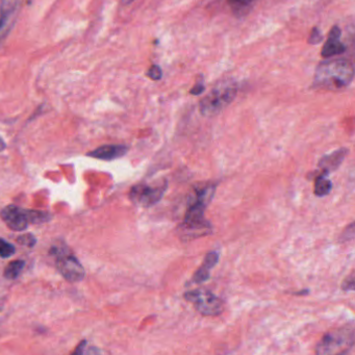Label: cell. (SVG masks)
I'll return each mask as SVG.
<instances>
[{
	"label": "cell",
	"instance_id": "cell-1",
	"mask_svg": "<svg viewBox=\"0 0 355 355\" xmlns=\"http://www.w3.org/2000/svg\"><path fill=\"white\" fill-rule=\"evenodd\" d=\"M216 192V185L208 183L194 189L180 233L183 239H197L211 234V224L205 219L204 212Z\"/></svg>",
	"mask_w": 355,
	"mask_h": 355
},
{
	"label": "cell",
	"instance_id": "cell-2",
	"mask_svg": "<svg viewBox=\"0 0 355 355\" xmlns=\"http://www.w3.org/2000/svg\"><path fill=\"white\" fill-rule=\"evenodd\" d=\"M354 77V68L346 59L326 60L316 70L314 86L327 91H342L348 87Z\"/></svg>",
	"mask_w": 355,
	"mask_h": 355
},
{
	"label": "cell",
	"instance_id": "cell-3",
	"mask_svg": "<svg viewBox=\"0 0 355 355\" xmlns=\"http://www.w3.org/2000/svg\"><path fill=\"white\" fill-rule=\"evenodd\" d=\"M237 94L238 84L234 79L226 78L219 81L200 101V114L204 117L218 115L234 101Z\"/></svg>",
	"mask_w": 355,
	"mask_h": 355
},
{
	"label": "cell",
	"instance_id": "cell-4",
	"mask_svg": "<svg viewBox=\"0 0 355 355\" xmlns=\"http://www.w3.org/2000/svg\"><path fill=\"white\" fill-rule=\"evenodd\" d=\"M0 216L13 232H23L28 228L29 224L46 223L52 219V216L47 211L24 209L13 204L6 206Z\"/></svg>",
	"mask_w": 355,
	"mask_h": 355
},
{
	"label": "cell",
	"instance_id": "cell-5",
	"mask_svg": "<svg viewBox=\"0 0 355 355\" xmlns=\"http://www.w3.org/2000/svg\"><path fill=\"white\" fill-rule=\"evenodd\" d=\"M353 324L345 325L338 329L327 332L317 345V354H345L353 348L354 345Z\"/></svg>",
	"mask_w": 355,
	"mask_h": 355
},
{
	"label": "cell",
	"instance_id": "cell-6",
	"mask_svg": "<svg viewBox=\"0 0 355 355\" xmlns=\"http://www.w3.org/2000/svg\"><path fill=\"white\" fill-rule=\"evenodd\" d=\"M185 299L194 304L197 312L203 316H218L224 310V303L218 296L205 289L189 291Z\"/></svg>",
	"mask_w": 355,
	"mask_h": 355
},
{
	"label": "cell",
	"instance_id": "cell-7",
	"mask_svg": "<svg viewBox=\"0 0 355 355\" xmlns=\"http://www.w3.org/2000/svg\"><path fill=\"white\" fill-rule=\"evenodd\" d=\"M50 253L57 256L56 265L62 276L71 282H77L84 278L85 271L79 260L62 248L54 247Z\"/></svg>",
	"mask_w": 355,
	"mask_h": 355
},
{
	"label": "cell",
	"instance_id": "cell-8",
	"mask_svg": "<svg viewBox=\"0 0 355 355\" xmlns=\"http://www.w3.org/2000/svg\"><path fill=\"white\" fill-rule=\"evenodd\" d=\"M168 186L166 182L159 185H147L140 184L132 187L129 192V199L137 205L150 207L163 198Z\"/></svg>",
	"mask_w": 355,
	"mask_h": 355
},
{
	"label": "cell",
	"instance_id": "cell-9",
	"mask_svg": "<svg viewBox=\"0 0 355 355\" xmlns=\"http://www.w3.org/2000/svg\"><path fill=\"white\" fill-rule=\"evenodd\" d=\"M18 0H2L0 6V40L7 36L16 20Z\"/></svg>",
	"mask_w": 355,
	"mask_h": 355
},
{
	"label": "cell",
	"instance_id": "cell-10",
	"mask_svg": "<svg viewBox=\"0 0 355 355\" xmlns=\"http://www.w3.org/2000/svg\"><path fill=\"white\" fill-rule=\"evenodd\" d=\"M341 28L338 25H334L328 36V39L326 43L324 44L323 49H322V57L324 59H328L341 54H344L346 50V46L341 42Z\"/></svg>",
	"mask_w": 355,
	"mask_h": 355
},
{
	"label": "cell",
	"instance_id": "cell-11",
	"mask_svg": "<svg viewBox=\"0 0 355 355\" xmlns=\"http://www.w3.org/2000/svg\"><path fill=\"white\" fill-rule=\"evenodd\" d=\"M127 152L128 146L126 145H103L86 153V155L102 161H114L124 156Z\"/></svg>",
	"mask_w": 355,
	"mask_h": 355
},
{
	"label": "cell",
	"instance_id": "cell-12",
	"mask_svg": "<svg viewBox=\"0 0 355 355\" xmlns=\"http://www.w3.org/2000/svg\"><path fill=\"white\" fill-rule=\"evenodd\" d=\"M347 154H348V149L341 148L331 152L330 154L323 156L321 161L319 162V167L322 170V173L329 174L330 172L336 170L340 167V165L343 163Z\"/></svg>",
	"mask_w": 355,
	"mask_h": 355
},
{
	"label": "cell",
	"instance_id": "cell-13",
	"mask_svg": "<svg viewBox=\"0 0 355 355\" xmlns=\"http://www.w3.org/2000/svg\"><path fill=\"white\" fill-rule=\"evenodd\" d=\"M219 261V253L216 251H211L206 254L203 263L201 267L196 271L193 276V283H202L206 281L210 276V270Z\"/></svg>",
	"mask_w": 355,
	"mask_h": 355
},
{
	"label": "cell",
	"instance_id": "cell-14",
	"mask_svg": "<svg viewBox=\"0 0 355 355\" xmlns=\"http://www.w3.org/2000/svg\"><path fill=\"white\" fill-rule=\"evenodd\" d=\"M327 176H328V174L321 172L316 177L315 194L319 197H324V196L328 195L332 189V183Z\"/></svg>",
	"mask_w": 355,
	"mask_h": 355
},
{
	"label": "cell",
	"instance_id": "cell-15",
	"mask_svg": "<svg viewBox=\"0 0 355 355\" xmlns=\"http://www.w3.org/2000/svg\"><path fill=\"white\" fill-rule=\"evenodd\" d=\"M24 267H25L24 260L12 261L5 270V277L8 279H11V280L16 279L20 275V273L22 272Z\"/></svg>",
	"mask_w": 355,
	"mask_h": 355
},
{
	"label": "cell",
	"instance_id": "cell-16",
	"mask_svg": "<svg viewBox=\"0 0 355 355\" xmlns=\"http://www.w3.org/2000/svg\"><path fill=\"white\" fill-rule=\"evenodd\" d=\"M16 253V248L13 244L9 243L5 239L0 238V256L3 258H9Z\"/></svg>",
	"mask_w": 355,
	"mask_h": 355
},
{
	"label": "cell",
	"instance_id": "cell-17",
	"mask_svg": "<svg viewBox=\"0 0 355 355\" xmlns=\"http://www.w3.org/2000/svg\"><path fill=\"white\" fill-rule=\"evenodd\" d=\"M227 2L236 11L240 12L251 6L256 0H227Z\"/></svg>",
	"mask_w": 355,
	"mask_h": 355
},
{
	"label": "cell",
	"instance_id": "cell-18",
	"mask_svg": "<svg viewBox=\"0 0 355 355\" xmlns=\"http://www.w3.org/2000/svg\"><path fill=\"white\" fill-rule=\"evenodd\" d=\"M322 40H323V34H322L321 30L318 27H314L312 29V32H310V34H309L308 43L313 44V45H318V44H320L322 42Z\"/></svg>",
	"mask_w": 355,
	"mask_h": 355
},
{
	"label": "cell",
	"instance_id": "cell-19",
	"mask_svg": "<svg viewBox=\"0 0 355 355\" xmlns=\"http://www.w3.org/2000/svg\"><path fill=\"white\" fill-rule=\"evenodd\" d=\"M146 74L152 80H159L163 77V71H162L161 67L157 65L151 66Z\"/></svg>",
	"mask_w": 355,
	"mask_h": 355
},
{
	"label": "cell",
	"instance_id": "cell-20",
	"mask_svg": "<svg viewBox=\"0 0 355 355\" xmlns=\"http://www.w3.org/2000/svg\"><path fill=\"white\" fill-rule=\"evenodd\" d=\"M17 242L23 246H27V247H33L34 244L37 243L36 238L30 235V234H26L24 236H21L17 239Z\"/></svg>",
	"mask_w": 355,
	"mask_h": 355
},
{
	"label": "cell",
	"instance_id": "cell-21",
	"mask_svg": "<svg viewBox=\"0 0 355 355\" xmlns=\"http://www.w3.org/2000/svg\"><path fill=\"white\" fill-rule=\"evenodd\" d=\"M342 289L344 291H353L354 290V274L351 273L349 277H347L343 285H342Z\"/></svg>",
	"mask_w": 355,
	"mask_h": 355
},
{
	"label": "cell",
	"instance_id": "cell-22",
	"mask_svg": "<svg viewBox=\"0 0 355 355\" xmlns=\"http://www.w3.org/2000/svg\"><path fill=\"white\" fill-rule=\"evenodd\" d=\"M205 90V86L203 84V82L199 81L197 82L193 87H192V90L190 91V94L192 95H200L201 93H203Z\"/></svg>",
	"mask_w": 355,
	"mask_h": 355
},
{
	"label": "cell",
	"instance_id": "cell-23",
	"mask_svg": "<svg viewBox=\"0 0 355 355\" xmlns=\"http://www.w3.org/2000/svg\"><path fill=\"white\" fill-rule=\"evenodd\" d=\"M6 147H7V145H6L5 141L2 139V137H0V152L4 151L6 149Z\"/></svg>",
	"mask_w": 355,
	"mask_h": 355
},
{
	"label": "cell",
	"instance_id": "cell-24",
	"mask_svg": "<svg viewBox=\"0 0 355 355\" xmlns=\"http://www.w3.org/2000/svg\"><path fill=\"white\" fill-rule=\"evenodd\" d=\"M134 2H135V0H121V4L124 5V6H128V5L134 3Z\"/></svg>",
	"mask_w": 355,
	"mask_h": 355
}]
</instances>
